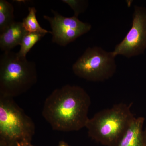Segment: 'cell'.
<instances>
[{
	"label": "cell",
	"mask_w": 146,
	"mask_h": 146,
	"mask_svg": "<svg viewBox=\"0 0 146 146\" xmlns=\"http://www.w3.org/2000/svg\"><path fill=\"white\" fill-rule=\"evenodd\" d=\"M91 104L90 96L83 88L67 84L47 97L42 115L53 130L77 131L86 127Z\"/></svg>",
	"instance_id": "cell-1"
},
{
	"label": "cell",
	"mask_w": 146,
	"mask_h": 146,
	"mask_svg": "<svg viewBox=\"0 0 146 146\" xmlns=\"http://www.w3.org/2000/svg\"><path fill=\"white\" fill-rule=\"evenodd\" d=\"M131 104L121 102L101 110L89 119L88 136L105 146H117L135 119Z\"/></svg>",
	"instance_id": "cell-2"
},
{
	"label": "cell",
	"mask_w": 146,
	"mask_h": 146,
	"mask_svg": "<svg viewBox=\"0 0 146 146\" xmlns=\"http://www.w3.org/2000/svg\"><path fill=\"white\" fill-rule=\"evenodd\" d=\"M36 65L15 53L5 52L0 56V96L13 98L26 93L36 83Z\"/></svg>",
	"instance_id": "cell-3"
},
{
	"label": "cell",
	"mask_w": 146,
	"mask_h": 146,
	"mask_svg": "<svg viewBox=\"0 0 146 146\" xmlns=\"http://www.w3.org/2000/svg\"><path fill=\"white\" fill-rule=\"evenodd\" d=\"M35 125L13 98L0 96V140L8 146L31 143Z\"/></svg>",
	"instance_id": "cell-4"
},
{
	"label": "cell",
	"mask_w": 146,
	"mask_h": 146,
	"mask_svg": "<svg viewBox=\"0 0 146 146\" xmlns=\"http://www.w3.org/2000/svg\"><path fill=\"white\" fill-rule=\"evenodd\" d=\"M116 57L113 52L106 51L101 47H89L73 64V72L88 81H105L116 72Z\"/></svg>",
	"instance_id": "cell-5"
},
{
	"label": "cell",
	"mask_w": 146,
	"mask_h": 146,
	"mask_svg": "<svg viewBox=\"0 0 146 146\" xmlns=\"http://www.w3.org/2000/svg\"><path fill=\"white\" fill-rule=\"evenodd\" d=\"M146 50V8L135 5L131 28L112 52L115 56L129 58L143 54Z\"/></svg>",
	"instance_id": "cell-6"
},
{
	"label": "cell",
	"mask_w": 146,
	"mask_h": 146,
	"mask_svg": "<svg viewBox=\"0 0 146 146\" xmlns=\"http://www.w3.org/2000/svg\"><path fill=\"white\" fill-rule=\"evenodd\" d=\"M53 17L44 15V18L51 27L52 41L59 46H65L90 31L91 24L84 23L75 16L66 17L52 10Z\"/></svg>",
	"instance_id": "cell-7"
},
{
	"label": "cell",
	"mask_w": 146,
	"mask_h": 146,
	"mask_svg": "<svg viewBox=\"0 0 146 146\" xmlns=\"http://www.w3.org/2000/svg\"><path fill=\"white\" fill-rule=\"evenodd\" d=\"M27 32L23 23L15 21L0 35V48L4 52L9 51L18 45Z\"/></svg>",
	"instance_id": "cell-8"
},
{
	"label": "cell",
	"mask_w": 146,
	"mask_h": 146,
	"mask_svg": "<svg viewBox=\"0 0 146 146\" xmlns=\"http://www.w3.org/2000/svg\"><path fill=\"white\" fill-rule=\"evenodd\" d=\"M143 117L135 118L117 146H145Z\"/></svg>",
	"instance_id": "cell-9"
},
{
	"label": "cell",
	"mask_w": 146,
	"mask_h": 146,
	"mask_svg": "<svg viewBox=\"0 0 146 146\" xmlns=\"http://www.w3.org/2000/svg\"><path fill=\"white\" fill-rule=\"evenodd\" d=\"M14 7L6 0L0 1V33H1L15 22Z\"/></svg>",
	"instance_id": "cell-10"
},
{
	"label": "cell",
	"mask_w": 146,
	"mask_h": 146,
	"mask_svg": "<svg viewBox=\"0 0 146 146\" xmlns=\"http://www.w3.org/2000/svg\"><path fill=\"white\" fill-rule=\"evenodd\" d=\"M29 13L23 20V26L27 32L29 33H51L52 32L43 28L39 24L36 17L37 10L34 7H29Z\"/></svg>",
	"instance_id": "cell-11"
},
{
	"label": "cell",
	"mask_w": 146,
	"mask_h": 146,
	"mask_svg": "<svg viewBox=\"0 0 146 146\" xmlns=\"http://www.w3.org/2000/svg\"><path fill=\"white\" fill-rule=\"evenodd\" d=\"M45 35L46 34L44 33L27 32L22 40L20 49L17 54L20 57L26 58L27 54Z\"/></svg>",
	"instance_id": "cell-12"
},
{
	"label": "cell",
	"mask_w": 146,
	"mask_h": 146,
	"mask_svg": "<svg viewBox=\"0 0 146 146\" xmlns=\"http://www.w3.org/2000/svg\"><path fill=\"white\" fill-rule=\"evenodd\" d=\"M63 3L68 4L74 12V16L78 17L84 12L88 6V1L82 0H63Z\"/></svg>",
	"instance_id": "cell-13"
},
{
	"label": "cell",
	"mask_w": 146,
	"mask_h": 146,
	"mask_svg": "<svg viewBox=\"0 0 146 146\" xmlns=\"http://www.w3.org/2000/svg\"><path fill=\"white\" fill-rule=\"evenodd\" d=\"M58 146H70L67 143H65V142L63 141H61L59 142L58 144Z\"/></svg>",
	"instance_id": "cell-14"
},
{
	"label": "cell",
	"mask_w": 146,
	"mask_h": 146,
	"mask_svg": "<svg viewBox=\"0 0 146 146\" xmlns=\"http://www.w3.org/2000/svg\"><path fill=\"white\" fill-rule=\"evenodd\" d=\"M0 146H8V145L4 141L0 140Z\"/></svg>",
	"instance_id": "cell-15"
},
{
	"label": "cell",
	"mask_w": 146,
	"mask_h": 146,
	"mask_svg": "<svg viewBox=\"0 0 146 146\" xmlns=\"http://www.w3.org/2000/svg\"><path fill=\"white\" fill-rule=\"evenodd\" d=\"M144 137H145V145L146 146V127L145 129L144 130Z\"/></svg>",
	"instance_id": "cell-16"
},
{
	"label": "cell",
	"mask_w": 146,
	"mask_h": 146,
	"mask_svg": "<svg viewBox=\"0 0 146 146\" xmlns=\"http://www.w3.org/2000/svg\"><path fill=\"white\" fill-rule=\"evenodd\" d=\"M24 146H34L31 145V143L27 144Z\"/></svg>",
	"instance_id": "cell-17"
}]
</instances>
